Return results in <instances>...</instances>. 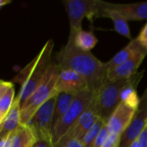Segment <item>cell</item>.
Segmentation results:
<instances>
[{"mask_svg":"<svg viewBox=\"0 0 147 147\" xmlns=\"http://www.w3.org/2000/svg\"><path fill=\"white\" fill-rule=\"evenodd\" d=\"M86 90L90 88L84 77L71 70H60L55 87L57 94L65 92L77 95Z\"/></svg>","mask_w":147,"mask_h":147,"instance_id":"8fae6325","label":"cell"},{"mask_svg":"<svg viewBox=\"0 0 147 147\" xmlns=\"http://www.w3.org/2000/svg\"><path fill=\"white\" fill-rule=\"evenodd\" d=\"M97 17H107L110 18L113 21L114 27L116 32H118L120 34H121L124 37H127L128 39H132L130 29L127 24V21L124 19L121 15H119L116 11L110 9L106 7L105 2H101V7L97 15Z\"/></svg>","mask_w":147,"mask_h":147,"instance_id":"2e32d148","label":"cell"},{"mask_svg":"<svg viewBox=\"0 0 147 147\" xmlns=\"http://www.w3.org/2000/svg\"><path fill=\"white\" fill-rule=\"evenodd\" d=\"M57 96H53L40 107L33 118L28 124H26L34 133L36 140L41 139H52L53 119Z\"/></svg>","mask_w":147,"mask_h":147,"instance_id":"52a82bcc","label":"cell"},{"mask_svg":"<svg viewBox=\"0 0 147 147\" xmlns=\"http://www.w3.org/2000/svg\"><path fill=\"white\" fill-rule=\"evenodd\" d=\"M121 136L115 134H111L104 145L102 147H120L121 146Z\"/></svg>","mask_w":147,"mask_h":147,"instance_id":"cb8c5ba5","label":"cell"},{"mask_svg":"<svg viewBox=\"0 0 147 147\" xmlns=\"http://www.w3.org/2000/svg\"><path fill=\"white\" fill-rule=\"evenodd\" d=\"M147 123V88L140 98V106L137 112L127 129L121 135V146L128 147V146L137 140L145 128Z\"/></svg>","mask_w":147,"mask_h":147,"instance_id":"ba28073f","label":"cell"},{"mask_svg":"<svg viewBox=\"0 0 147 147\" xmlns=\"http://www.w3.org/2000/svg\"><path fill=\"white\" fill-rule=\"evenodd\" d=\"M9 3H11L10 0H0V6L3 7L4 5H6V4H8Z\"/></svg>","mask_w":147,"mask_h":147,"instance_id":"4dcf8cb0","label":"cell"},{"mask_svg":"<svg viewBox=\"0 0 147 147\" xmlns=\"http://www.w3.org/2000/svg\"><path fill=\"white\" fill-rule=\"evenodd\" d=\"M144 73L145 71H141L128 80L127 84L123 87L121 92V102H125L134 108H139L140 98L137 94L136 89L141 78H143Z\"/></svg>","mask_w":147,"mask_h":147,"instance_id":"ac0fdd59","label":"cell"},{"mask_svg":"<svg viewBox=\"0 0 147 147\" xmlns=\"http://www.w3.org/2000/svg\"><path fill=\"white\" fill-rule=\"evenodd\" d=\"M106 124V122L102 120L101 118H99L96 122L94 124V126L90 129V131L86 134V135L84 136V140H82L84 146V147H93L95 141L98 136V134H100L102 128L103 127V126Z\"/></svg>","mask_w":147,"mask_h":147,"instance_id":"7402d4cb","label":"cell"},{"mask_svg":"<svg viewBox=\"0 0 147 147\" xmlns=\"http://www.w3.org/2000/svg\"><path fill=\"white\" fill-rule=\"evenodd\" d=\"M128 147H140V142H139V140L137 139V140H135L134 142H132Z\"/></svg>","mask_w":147,"mask_h":147,"instance_id":"f546056e","label":"cell"},{"mask_svg":"<svg viewBox=\"0 0 147 147\" xmlns=\"http://www.w3.org/2000/svg\"><path fill=\"white\" fill-rule=\"evenodd\" d=\"M21 125V102L16 96L14 104L4 118L0 123V138L5 137L13 133Z\"/></svg>","mask_w":147,"mask_h":147,"instance_id":"9a60e30c","label":"cell"},{"mask_svg":"<svg viewBox=\"0 0 147 147\" xmlns=\"http://www.w3.org/2000/svg\"><path fill=\"white\" fill-rule=\"evenodd\" d=\"M137 109L125 102H121L107 122L110 133L121 136L130 126Z\"/></svg>","mask_w":147,"mask_h":147,"instance_id":"30bf717a","label":"cell"},{"mask_svg":"<svg viewBox=\"0 0 147 147\" xmlns=\"http://www.w3.org/2000/svg\"><path fill=\"white\" fill-rule=\"evenodd\" d=\"M100 0H65L64 4L69 18L70 39L75 40L78 32L82 30V22L87 18L93 22L95 17H97L100 7Z\"/></svg>","mask_w":147,"mask_h":147,"instance_id":"8992f818","label":"cell"},{"mask_svg":"<svg viewBox=\"0 0 147 147\" xmlns=\"http://www.w3.org/2000/svg\"><path fill=\"white\" fill-rule=\"evenodd\" d=\"M60 71L59 65L53 62L44 80L21 107V124L26 125L33 118L36 111L47 100L57 96L55 87Z\"/></svg>","mask_w":147,"mask_h":147,"instance_id":"3957f363","label":"cell"},{"mask_svg":"<svg viewBox=\"0 0 147 147\" xmlns=\"http://www.w3.org/2000/svg\"><path fill=\"white\" fill-rule=\"evenodd\" d=\"M94 97L95 92L90 90H84L76 95L67 112L53 129L52 141L54 146L63 138V136L75 124L81 115L90 107Z\"/></svg>","mask_w":147,"mask_h":147,"instance_id":"5b68a950","label":"cell"},{"mask_svg":"<svg viewBox=\"0 0 147 147\" xmlns=\"http://www.w3.org/2000/svg\"><path fill=\"white\" fill-rule=\"evenodd\" d=\"M110 134H111V133H110V131H109V127L107 126V123H106L103 126V127L102 128L100 134H98V136H97V138H96V140L95 141V144H94L93 147L102 146L104 145V143L106 142V140H108V138L109 137Z\"/></svg>","mask_w":147,"mask_h":147,"instance_id":"603a6c76","label":"cell"},{"mask_svg":"<svg viewBox=\"0 0 147 147\" xmlns=\"http://www.w3.org/2000/svg\"><path fill=\"white\" fill-rule=\"evenodd\" d=\"M136 39L141 46H143L147 49V23L144 26V28H142L139 36Z\"/></svg>","mask_w":147,"mask_h":147,"instance_id":"d4e9b609","label":"cell"},{"mask_svg":"<svg viewBox=\"0 0 147 147\" xmlns=\"http://www.w3.org/2000/svg\"><path fill=\"white\" fill-rule=\"evenodd\" d=\"M98 119V115L94 112L91 107H90L54 147H63L71 140H78L82 141L86 134L94 126Z\"/></svg>","mask_w":147,"mask_h":147,"instance_id":"9c48e42d","label":"cell"},{"mask_svg":"<svg viewBox=\"0 0 147 147\" xmlns=\"http://www.w3.org/2000/svg\"><path fill=\"white\" fill-rule=\"evenodd\" d=\"M30 147H35V146H34H34H30Z\"/></svg>","mask_w":147,"mask_h":147,"instance_id":"1f68e13d","label":"cell"},{"mask_svg":"<svg viewBox=\"0 0 147 147\" xmlns=\"http://www.w3.org/2000/svg\"><path fill=\"white\" fill-rule=\"evenodd\" d=\"M15 86L12 82L0 81V123L4 120L15 102Z\"/></svg>","mask_w":147,"mask_h":147,"instance_id":"e0dca14e","label":"cell"},{"mask_svg":"<svg viewBox=\"0 0 147 147\" xmlns=\"http://www.w3.org/2000/svg\"><path fill=\"white\" fill-rule=\"evenodd\" d=\"M35 147H54V145L52 141V139H41L37 140L35 144Z\"/></svg>","mask_w":147,"mask_h":147,"instance_id":"484cf974","label":"cell"},{"mask_svg":"<svg viewBox=\"0 0 147 147\" xmlns=\"http://www.w3.org/2000/svg\"><path fill=\"white\" fill-rule=\"evenodd\" d=\"M144 47L137 40V39L132 40L124 48L119 51L109 61L106 62V66L108 69V73L113 71L115 69L123 65L134 55H136Z\"/></svg>","mask_w":147,"mask_h":147,"instance_id":"5bb4252c","label":"cell"},{"mask_svg":"<svg viewBox=\"0 0 147 147\" xmlns=\"http://www.w3.org/2000/svg\"><path fill=\"white\" fill-rule=\"evenodd\" d=\"M147 49L143 47L136 55H134L128 61L120 65L113 71L108 73L107 80L109 81H119L124 79H129L137 74L138 69L143 62L144 59L146 57Z\"/></svg>","mask_w":147,"mask_h":147,"instance_id":"7c38bea8","label":"cell"},{"mask_svg":"<svg viewBox=\"0 0 147 147\" xmlns=\"http://www.w3.org/2000/svg\"><path fill=\"white\" fill-rule=\"evenodd\" d=\"M97 42L98 40L95 37L92 32L84 31L83 29L77 34L74 40L76 47L85 52H90L91 49L94 48L97 44Z\"/></svg>","mask_w":147,"mask_h":147,"instance_id":"44dd1931","label":"cell"},{"mask_svg":"<svg viewBox=\"0 0 147 147\" xmlns=\"http://www.w3.org/2000/svg\"><path fill=\"white\" fill-rule=\"evenodd\" d=\"M138 140H139V142H140V146L147 147V123L146 127H145V128L143 129V131L140 134Z\"/></svg>","mask_w":147,"mask_h":147,"instance_id":"4316f807","label":"cell"},{"mask_svg":"<svg viewBox=\"0 0 147 147\" xmlns=\"http://www.w3.org/2000/svg\"><path fill=\"white\" fill-rule=\"evenodd\" d=\"M9 135H7L5 137L1 138L0 141V147H9Z\"/></svg>","mask_w":147,"mask_h":147,"instance_id":"f1b7e54d","label":"cell"},{"mask_svg":"<svg viewBox=\"0 0 147 147\" xmlns=\"http://www.w3.org/2000/svg\"><path fill=\"white\" fill-rule=\"evenodd\" d=\"M129 79L119 81L106 80L99 90L95 92V97L90 107L98 117L106 123L120 104L121 92Z\"/></svg>","mask_w":147,"mask_h":147,"instance_id":"277c9868","label":"cell"},{"mask_svg":"<svg viewBox=\"0 0 147 147\" xmlns=\"http://www.w3.org/2000/svg\"><path fill=\"white\" fill-rule=\"evenodd\" d=\"M56 60L60 70H71L84 77L93 92L97 91L107 80L106 63L97 59L90 52L77 47L72 39L68 38L67 43L57 53Z\"/></svg>","mask_w":147,"mask_h":147,"instance_id":"6da1fadb","label":"cell"},{"mask_svg":"<svg viewBox=\"0 0 147 147\" xmlns=\"http://www.w3.org/2000/svg\"><path fill=\"white\" fill-rule=\"evenodd\" d=\"M53 46L54 43L53 40H47L34 59L23 67L13 78V82L18 83L21 85L17 95L21 102V107L44 80L53 64L52 54Z\"/></svg>","mask_w":147,"mask_h":147,"instance_id":"7a4b0ae2","label":"cell"},{"mask_svg":"<svg viewBox=\"0 0 147 147\" xmlns=\"http://www.w3.org/2000/svg\"><path fill=\"white\" fill-rule=\"evenodd\" d=\"M75 96L76 95L65 93V92H60L58 94L57 102L54 109L53 119V129L58 124L59 120L64 116V115L67 112Z\"/></svg>","mask_w":147,"mask_h":147,"instance_id":"ffe728a7","label":"cell"},{"mask_svg":"<svg viewBox=\"0 0 147 147\" xmlns=\"http://www.w3.org/2000/svg\"><path fill=\"white\" fill-rule=\"evenodd\" d=\"M36 142V138L32 130L27 126L21 124L9 135V147H30Z\"/></svg>","mask_w":147,"mask_h":147,"instance_id":"d6986e66","label":"cell"},{"mask_svg":"<svg viewBox=\"0 0 147 147\" xmlns=\"http://www.w3.org/2000/svg\"><path fill=\"white\" fill-rule=\"evenodd\" d=\"M107 8L116 11L127 21H141L147 19V2L134 3H111L105 2Z\"/></svg>","mask_w":147,"mask_h":147,"instance_id":"4fadbf2b","label":"cell"},{"mask_svg":"<svg viewBox=\"0 0 147 147\" xmlns=\"http://www.w3.org/2000/svg\"><path fill=\"white\" fill-rule=\"evenodd\" d=\"M63 147H84V144L81 140H71L68 141Z\"/></svg>","mask_w":147,"mask_h":147,"instance_id":"83f0119b","label":"cell"}]
</instances>
